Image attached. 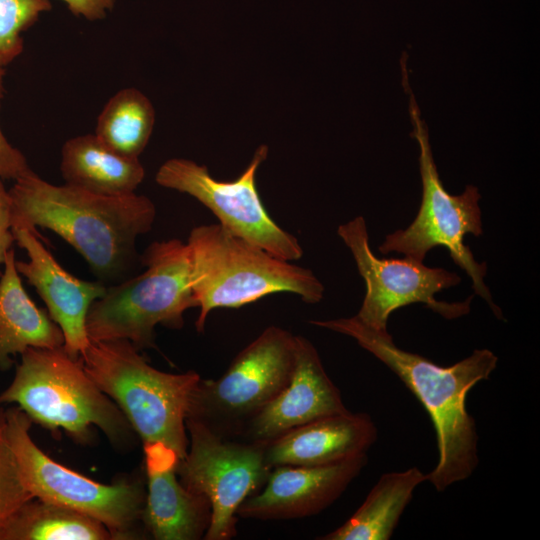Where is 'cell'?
I'll return each mask as SVG.
<instances>
[{"mask_svg":"<svg viewBox=\"0 0 540 540\" xmlns=\"http://www.w3.org/2000/svg\"><path fill=\"white\" fill-rule=\"evenodd\" d=\"M99 521L39 499L24 503L0 527V540H110Z\"/></svg>","mask_w":540,"mask_h":540,"instance_id":"obj_21","label":"cell"},{"mask_svg":"<svg viewBox=\"0 0 540 540\" xmlns=\"http://www.w3.org/2000/svg\"><path fill=\"white\" fill-rule=\"evenodd\" d=\"M147 491L142 524L156 540H199L211 521L208 499L182 485L176 453L161 443L144 445Z\"/></svg>","mask_w":540,"mask_h":540,"instance_id":"obj_16","label":"cell"},{"mask_svg":"<svg viewBox=\"0 0 540 540\" xmlns=\"http://www.w3.org/2000/svg\"><path fill=\"white\" fill-rule=\"evenodd\" d=\"M146 269L107 285L86 317L90 341L125 339L138 350L155 347V327L181 329L184 313L198 307L190 283L187 244L179 239L155 241L140 256Z\"/></svg>","mask_w":540,"mask_h":540,"instance_id":"obj_6","label":"cell"},{"mask_svg":"<svg viewBox=\"0 0 540 540\" xmlns=\"http://www.w3.org/2000/svg\"><path fill=\"white\" fill-rule=\"evenodd\" d=\"M12 231L15 242L28 256V261H15L18 273L35 288L50 317L61 328L64 349L80 357L90 343L86 332L88 310L107 285L71 275L41 243L36 229L12 227Z\"/></svg>","mask_w":540,"mask_h":540,"instance_id":"obj_15","label":"cell"},{"mask_svg":"<svg viewBox=\"0 0 540 540\" xmlns=\"http://www.w3.org/2000/svg\"><path fill=\"white\" fill-rule=\"evenodd\" d=\"M404 86L409 90V113L413 125L412 135L419 145V166L422 180V200L413 222L402 230L386 236L379 246L382 254L398 252L423 262L434 247H445L454 263L470 277L472 288L490 306L495 316L502 319L500 308L493 302L484 283L487 272L485 262L475 260L471 250L464 244L467 233L478 237L482 234L480 194L473 185L466 186L460 195L449 194L440 178L434 162L428 130L402 65Z\"/></svg>","mask_w":540,"mask_h":540,"instance_id":"obj_7","label":"cell"},{"mask_svg":"<svg viewBox=\"0 0 540 540\" xmlns=\"http://www.w3.org/2000/svg\"><path fill=\"white\" fill-rule=\"evenodd\" d=\"M69 11L75 16L89 21L101 20L106 17L115 5V0H62Z\"/></svg>","mask_w":540,"mask_h":540,"instance_id":"obj_27","label":"cell"},{"mask_svg":"<svg viewBox=\"0 0 540 540\" xmlns=\"http://www.w3.org/2000/svg\"><path fill=\"white\" fill-rule=\"evenodd\" d=\"M427 481L418 467L383 474L362 505L340 527L318 537L320 540H388L413 497Z\"/></svg>","mask_w":540,"mask_h":540,"instance_id":"obj_20","label":"cell"},{"mask_svg":"<svg viewBox=\"0 0 540 540\" xmlns=\"http://www.w3.org/2000/svg\"><path fill=\"white\" fill-rule=\"evenodd\" d=\"M310 323L353 338L394 372L419 400L436 432L438 462L427 473V481L437 491L472 475L479 462L478 436L475 420L466 409V398L495 370L498 358L492 351L476 349L465 359L443 367L397 347L387 330L373 329L356 316Z\"/></svg>","mask_w":540,"mask_h":540,"instance_id":"obj_1","label":"cell"},{"mask_svg":"<svg viewBox=\"0 0 540 540\" xmlns=\"http://www.w3.org/2000/svg\"><path fill=\"white\" fill-rule=\"evenodd\" d=\"M154 124L155 110L147 96L136 88H124L104 105L94 134L116 153L139 159Z\"/></svg>","mask_w":540,"mask_h":540,"instance_id":"obj_22","label":"cell"},{"mask_svg":"<svg viewBox=\"0 0 540 540\" xmlns=\"http://www.w3.org/2000/svg\"><path fill=\"white\" fill-rule=\"evenodd\" d=\"M7 434L24 484L34 499L60 505L102 523L112 539H142L146 490L139 479L96 482L46 455L32 440V420L19 407L6 409Z\"/></svg>","mask_w":540,"mask_h":540,"instance_id":"obj_8","label":"cell"},{"mask_svg":"<svg viewBox=\"0 0 540 540\" xmlns=\"http://www.w3.org/2000/svg\"><path fill=\"white\" fill-rule=\"evenodd\" d=\"M267 156L268 147L260 145L247 168L232 181L215 179L207 166L190 159L171 158L159 167L155 181L198 200L233 236L294 262L303 256L299 241L270 217L257 190V170Z\"/></svg>","mask_w":540,"mask_h":540,"instance_id":"obj_11","label":"cell"},{"mask_svg":"<svg viewBox=\"0 0 540 540\" xmlns=\"http://www.w3.org/2000/svg\"><path fill=\"white\" fill-rule=\"evenodd\" d=\"M138 351L125 339L90 341L80 357L89 377L116 403L143 445L161 443L181 460L188 449L186 418L201 377L195 371L157 370Z\"/></svg>","mask_w":540,"mask_h":540,"instance_id":"obj_5","label":"cell"},{"mask_svg":"<svg viewBox=\"0 0 540 540\" xmlns=\"http://www.w3.org/2000/svg\"><path fill=\"white\" fill-rule=\"evenodd\" d=\"M60 170L65 184L105 196L135 193L145 176L139 159L116 153L95 134L76 136L63 144Z\"/></svg>","mask_w":540,"mask_h":540,"instance_id":"obj_19","label":"cell"},{"mask_svg":"<svg viewBox=\"0 0 540 540\" xmlns=\"http://www.w3.org/2000/svg\"><path fill=\"white\" fill-rule=\"evenodd\" d=\"M337 233L350 249L366 292L355 315L365 325L387 330L392 312L413 303H422L446 319H455L470 311L473 296L463 302L448 303L435 294L460 283L461 278L443 268H431L410 257L378 258L372 252L366 222L357 216L341 224Z\"/></svg>","mask_w":540,"mask_h":540,"instance_id":"obj_12","label":"cell"},{"mask_svg":"<svg viewBox=\"0 0 540 540\" xmlns=\"http://www.w3.org/2000/svg\"><path fill=\"white\" fill-rule=\"evenodd\" d=\"M15 261L12 248L0 276V371L11 366V356L22 354L29 347L64 345L61 328L25 291Z\"/></svg>","mask_w":540,"mask_h":540,"instance_id":"obj_18","label":"cell"},{"mask_svg":"<svg viewBox=\"0 0 540 540\" xmlns=\"http://www.w3.org/2000/svg\"><path fill=\"white\" fill-rule=\"evenodd\" d=\"M295 348V335L278 326L267 327L235 356L222 376L199 381L187 418L222 437L237 439L288 384Z\"/></svg>","mask_w":540,"mask_h":540,"instance_id":"obj_9","label":"cell"},{"mask_svg":"<svg viewBox=\"0 0 540 540\" xmlns=\"http://www.w3.org/2000/svg\"><path fill=\"white\" fill-rule=\"evenodd\" d=\"M377 436V427L368 414L350 411L334 414L269 441L266 460L271 468L334 464L367 454Z\"/></svg>","mask_w":540,"mask_h":540,"instance_id":"obj_17","label":"cell"},{"mask_svg":"<svg viewBox=\"0 0 540 540\" xmlns=\"http://www.w3.org/2000/svg\"><path fill=\"white\" fill-rule=\"evenodd\" d=\"M8 192L12 227L53 231L105 285L124 280L137 257V237L149 232L156 218L147 196L99 195L51 184L33 171L15 180Z\"/></svg>","mask_w":540,"mask_h":540,"instance_id":"obj_2","label":"cell"},{"mask_svg":"<svg viewBox=\"0 0 540 540\" xmlns=\"http://www.w3.org/2000/svg\"><path fill=\"white\" fill-rule=\"evenodd\" d=\"M188 449L176 474L184 487L205 496L211 521L205 540H230L236 534L237 511L265 484L272 468L266 444L222 437L204 424L186 419Z\"/></svg>","mask_w":540,"mask_h":540,"instance_id":"obj_10","label":"cell"},{"mask_svg":"<svg viewBox=\"0 0 540 540\" xmlns=\"http://www.w3.org/2000/svg\"><path fill=\"white\" fill-rule=\"evenodd\" d=\"M15 237L12 231L11 202L8 190L0 179V265H3ZM0 272V276H1Z\"/></svg>","mask_w":540,"mask_h":540,"instance_id":"obj_26","label":"cell"},{"mask_svg":"<svg viewBox=\"0 0 540 540\" xmlns=\"http://www.w3.org/2000/svg\"><path fill=\"white\" fill-rule=\"evenodd\" d=\"M186 244L191 289L199 308L198 332L216 308H238L280 292L309 304L323 298L324 286L310 269L233 236L219 224L194 227Z\"/></svg>","mask_w":540,"mask_h":540,"instance_id":"obj_3","label":"cell"},{"mask_svg":"<svg viewBox=\"0 0 540 540\" xmlns=\"http://www.w3.org/2000/svg\"><path fill=\"white\" fill-rule=\"evenodd\" d=\"M51 8L50 0H0L1 67L8 65L22 53V33Z\"/></svg>","mask_w":540,"mask_h":540,"instance_id":"obj_23","label":"cell"},{"mask_svg":"<svg viewBox=\"0 0 540 540\" xmlns=\"http://www.w3.org/2000/svg\"><path fill=\"white\" fill-rule=\"evenodd\" d=\"M295 364L288 384L243 428L237 439L268 443L314 420L348 412L314 345L295 335Z\"/></svg>","mask_w":540,"mask_h":540,"instance_id":"obj_14","label":"cell"},{"mask_svg":"<svg viewBox=\"0 0 540 540\" xmlns=\"http://www.w3.org/2000/svg\"><path fill=\"white\" fill-rule=\"evenodd\" d=\"M367 462L363 454L323 466L274 467L263 487L239 506L237 516L289 520L318 514L341 496Z\"/></svg>","mask_w":540,"mask_h":540,"instance_id":"obj_13","label":"cell"},{"mask_svg":"<svg viewBox=\"0 0 540 540\" xmlns=\"http://www.w3.org/2000/svg\"><path fill=\"white\" fill-rule=\"evenodd\" d=\"M3 405L0 403V527L19 507L33 499L24 484L8 438Z\"/></svg>","mask_w":540,"mask_h":540,"instance_id":"obj_24","label":"cell"},{"mask_svg":"<svg viewBox=\"0 0 540 540\" xmlns=\"http://www.w3.org/2000/svg\"><path fill=\"white\" fill-rule=\"evenodd\" d=\"M4 68L0 66V102L4 94ZM31 171L24 154L11 145L0 127V179L15 181Z\"/></svg>","mask_w":540,"mask_h":540,"instance_id":"obj_25","label":"cell"},{"mask_svg":"<svg viewBox=\"0 0 540 540\" xmlns=\"http://www.w3.org/2000/svg\"><path fill=\"white\" fill-rule=\"evenodd\" d=\"M9 386L0 393L1 404H15L46 428L64 429L76 441L91 440L98 427L119 448H129L135 435L116 403L87 374L81 357L71 356L63 346L29 347Z\"/></svg>","mask_w":540,"mask_h":540,"instance_id":"obj_4","label":"cell"}]
</instances>
